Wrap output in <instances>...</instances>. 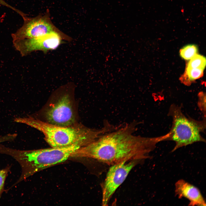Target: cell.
<instances>
[{
    "label": "cell",
    "mask_w": 206,
    "mask_h": 206,
    "mask_svg": "<svg viewBox=\"0 0 206 206\" xmlns=\"http://www.w3.org/2000/svg\"><path fill=\"white\" fill-rule=\"evenodd\" d=\"M9 170V167L0 170V198L4 190L5 180Z\"/></svg>",
    "instance_id": "5bb4252c"
},
{
    "label": "cell",
    "mask_w": 206,
    "mask_h": 206,
    "mask_svg": "<svg viewBox=\"0 0 206 206\" xmlns=\"http://www.w3.org/2000/svg\"><path fill=\"white\" fill-rule=\"evenodd\" d=\"M81 147L76 144L64 147L26 150L11 148L0 144V153L11 156L21 166V175L13 186L38 172L65 161Z\"/></svg>",
    "instance_id": "3957f363"
},
{
    "label": "cell",
    "mask_w": 206,
    "mask_h": 206,
    "mask_svg": "<svg viewBox=\"0 0 206 206\" xmlns=\"http://www.w3.org/2000/svg\"><path fill=\"white\" fill-rule=\"evenodd\" d=\"M139 123L134 120L119 126L80 148L71 157L92 158L111 165L124 161H141L148 159L157 144L165 141L166 137L165 135L153 137L135 135Z\"/></svg>",
    "instance_id": "6da1fadb"
},
{
    "label": "cell",
    "mask_w": 206,
    "mask_h": 206,
    "mask_svg": "<svg viewBox=\"0 0 206 206\" xmlns=\"http://www.w3.org/2000/svg\"><path fill=\"white\" fill-rule=\"evenodd\" d=\"M62 40L59 32L54 31L39 37L13 42L15 48L23 56L35 51L41 50L45 52L56 49L61 43Z\"/></svg>",
    "instance_id": "ba28073f"
},
{
    "label": "cell",
    "mask_w": 206,
    "mask_h": 206,
    "mask_svg": "<svg viewBox=\"0 0 206 206\" xmlns=\"http://www.w3.org/2000/svg\"><path fill=\"white\" fill-rule=\"evenodd\" d=\"M0 5L5 6L9 8H10L13 10L15 11L17 13L20 15L22 17H23L26 15V14L23 13L22 11L16 9L15 7L11 6L9 4H8L3 0H0Z\"/></svg>",
    "instance_id": "2e32d148"
},
{
    "label": "cell",
    "mask_w": 206,
    "mask_h": 206,
    "mask_svg": "<svg viewBox=\"0 0 206 206\" xmlns=\"http://www.w3.org/2000/svg\"><path fill=\"white\" fill-rule=\"evenodd\" d=\"M206 64L205 58L203 56L196 54L190 60L187 67L200 68L204 70Z\"/></svg>",
    "instance_id": "8fae6325"
},
{
    "label": "cell",
    "mask_w": 206,
    "mask_h": 206,
    "mask_svg": "<svg viewBox=\"0 0 206 206\" xmlns=\"http://www.w3.org/2000/svg\"><path fill=\"white\" fill-rule=\"evenodd\" d=\"M198 51L197 47L194 45H189L184 47L180 51L182 58L185 60H190L196 54Z\"/></svg>",
    "instance_id": "7c38bea8"
},
{
    "label": "cell",
    "mask_w": 206,
    "mask_h": 206,
    "mask_svg": "<svg viewBox=\"0 0 206 206\" xmlns=\"http://www.w3.org/2000/svg\"><path fill=\"white\" fill-rule=\"evenodd\" d=\"M17 134L16 133H9L0 137V144L6 141H11L16 138Z\"/></svg>",
    "instance_id": "9a60e30c"
},
{
    "label": "cell",
    "mask_w": 206,
    "mask_h": 206,
    "mask_svg": "<svg viewBox=\"0 0 206 206\" xmlns=\"http://www.w3.org/2000/svg\"><path fill=\"white\" fill-rule=\"evenodd\" d=\"M198 106L204 117L206 116V94L203 92L199 93L198 95Z\"/></svg>",
    "instance_id": "4fadbf2b"
},
{
    "label": "cell",
    "mask_w": 206,
    "mask_h": 206,
    "mask_svg": "<svg viewBox=\"0 0 206 206\" xmlns=\"http://www.w3.org/2000/svg\"><path fill=\"white\" fill-rule=\"evenodd\" d=\"M203 70L198 68H186L183 78L186 79L183 83L186 85L190 84L191 81L201 77L203 74Z\"/></svg>",
    "instance_id": "30bf717a"
},
{
    "label": "cell",
    "mask_w": 206,
    "mask_h": 206,
    "mask_svg": "<svg viewBox=\"0 0 206 206\" xmlns=\"http://www.w3.org/2000/svg\"><path fill=\"white\" fill-rule=\"evenodd\" d=\"M14 121L27 125L41 132L44 135L46 141L53 147H64L76 144L82 147L93 142L110 130L109 126L106 124L98 129L75 124L68 126H60L31 116L16 118Z\"/></svg>",
    "instance_id": "7a4b0ae2"
},
{
    "label": "cell",
    "mask_w": 206,
    "mask_h": 206,
    "mask_svg": "<svg viewBox=\"0 0 206 206\" xmlns=\"http://www.w3.org/2000/svg\"><path fill=\"white\" fill-rule=\"evenodd\" d=\"M168 115L172 118L173 122L168 140L175 144L172 152L196 142H205L201 134L206 128L205 118L199 121L186 116L181 108L174 104L170 106Z\"/></svg>",
    "instance_id": "277c9868"
},
{
    "label": "cell",
    "mask_w": 206,
    "mask_h": 206,
    "mask_svg": "<svg viewBox=\"0 0 206 206\" xmlns=\"http://www.w3.org/2000/svg\"><path fill=\"white\" fill-rule=\"evenodd\" d=\"M175 195L179 198L185 197L189 201V206H206L205 201L200 191L197 187L183 179H180L175 185Z\"/></svg>",
    "instance_id": "9c48e42d"
},
{
    "label": "cell",
    "mask_w": 206,
    "mask_h": 206,
    "mask_svg": "<svg viewBox=\"0 0 206 206\" xmlns=\"http://www.w3.org/2000/svg\"><path fill=\"white\" fill-rule=\"evenodd\" d=\"M71 98L68 94L59 96L49 104L44 115L47 122L60 126L75 124L76 116Z\"/></svg>",
    "instance_id": "5b68a950"
},
{
    "label": "cell",
    "mask_w": 206,
    "mask_h": 206,
    "mask_svg": "<svg viewBox=\"0 0 206 206\" xmlns=\"http://www.w3.org/2000/svg\"><path fill=\"white\" fill-rule=\"evenodd\" d=\"M140 161H124L111 165L102 187V205H108L111 198L123 183L132 169Z\"/></svg>",
    "instance_id": "8992f818"
},
{
    "label": "cell",
    "mask_w": 206,
    "mask_h": 206,
    "mask_svg": "<svg viewBox=\"0 0 206 206\" xmlns=\"http://www.w3.org/2000/svg\"><path fill=\"white\" fill-rule=\"evenodd\" d=\"M23 19L24 23L22 26L11 34L13 42L37 37L57 31L47 16L30 18L26 16Z\"/></svg>",
    "instance_id": "52a82bcc"
}]
</instances>
